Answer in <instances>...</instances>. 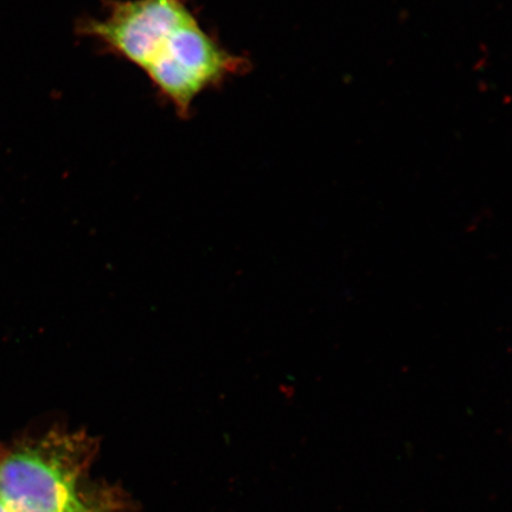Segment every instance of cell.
Segmentation results:
<instances>
[{"label":"cell","mask_w":512,"mask_h":512,"mask_svg":"<svg viewBox=\"0 0 512 512\" xmlns=\"http://www.w3.org/2000/svg\"><path fill=\"white\" fill-rule=\"evenodd\" d=\"M102 17L78 24V34L143 70L181 118L195 100L252 64L230 53L202 27L187 0H107Z\"/></svg>","instance_id":"obj_1"},{"label":"cell","mask_w":512,"mask_h":512,"mask_svg":"<svg viewBox=\"0 0 512 512\" xmlns=\"http://www.w3.org/2000/svg\"><path fill=\"white\" fill-rule=\"evenodd\" d=\"M98 445L83 431L53 428L0 450V499L10 512H119L123 495L96 483Z\"/></svg>","instance_id":"obj_2"},{"label":"cell","mask_w":512,"mask_h":512,"mask_svg":"<svg viewBox=\"0 0 512 512\" xmlns=\"http://www.w3.org/2000/svg\"><path fill=\"white\" fill-rule=\"evenodd\" d=\"M0 512H10V510L6 508V505L2 502V499H0Z\"/></svg>","instance_id":"obj_3"}]
</instances>
